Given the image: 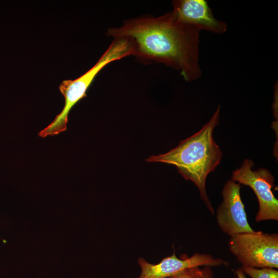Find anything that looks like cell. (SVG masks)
Returning <instances> with one entry per match:
<instances>
[{
	"instance_id": "cell-1",
	"label": "cell",
	"mask_w": 278,
	"mask_h": 278,
	"mask_svg": "<svg viewBox=\"0 0 278 278\" xmlns=\"http://www.w3.org/2000/svg\"><path fill=\"white\" fill-rule=\"evenodd\" d=\"M199 32L183 24L172 12L162 16L140 17L111 28L108 34L131 42L134 55L144 61L164 63L178 70L187 81L201 75L199 65Z\"/></svg>"
},
{
	"instance_id": "cell-11",
	"label": "cell",
	"mask_w": 278,
	"mask_h": 278,
	"mask_svg": "<svg viewBox=\"0 0 278 278\" xmlns=\"http://www.w3.org/2000/svg\"><path fill=\"white\" fill-rule=\"evenodd\" d=\"M170 278H197L194 271V268L183 270L172 275Z\"/></svg>"
},
{
	"instance_id": "cell-10",
	"label": "cell",
	"mask_w": 278,
	"mask_h": 278,
	"mask_svg": "<svg viewBox=\"0 0 278 278\" xmlns=\"http://www.w3.org/2000/svg\"><path fill=\"white\" fill-rule=\"evenodd\" d=\"M195 273L197 278H213V272L210 267L204 266L202 268H194Z\"/></svg>"
},
{
	"instance_id": "cell-8",
	"label": "cell",
	"mask_w": 278,
	"mask_h": 278,
	"mask_svg": "<svg viewBox=\"0 0 278 278\" xmlns=\"http://www.w3.org/2000/svg\"><path fill=\"white\" fill-rule=\"evenodd\" d=\"M172 5V12L184 24L215 33L227 30V24L214 16L206 1L178 0L173 1Z\"/></svg>"
},
{
	"instance_id": "cell-2",
	"label": "cell",
	"mask_w": 278,
	"mask_h": 278,
	"mask_svg": "<svg viewBox=\"0 0 278 278\" xmlns=\"http://www.w3.org/2000/svg\"><path fill=\"white\" fill-rule=\"evenodd\" d=\"M220 107L219 105L210 120L198 132L181 141L168 152L150 156L146 160L176 166L186 180L196 184L201 198L212 214L214 210L206 194L205 181L207 175L219 164L222 155L213 136L214 129L219 123Z\"/></svg>"
},
{
	"instance_id": "cell-6",
	"label": "cell",
	"mask_w": 278,
	"mask_h": 278,
	"mask_svg": "<svg viewBox=\"0 0 278 278\" xmlns=\"http://www.w3.org/2000/svg\"><path fill=\"white\" fill-rule=\"evenodd\" d=\"M239 183L228 180L222 191V201L216 211V220L223 232L233 236L253 232L250 225L242 203Z\"/></svg>"
},
{
	"instance_id": "cell-9",
	"label": "cell",
	"mask_w": 278,
	"mask_h": 278,
	"mask_svg": "<svg viewBox=\"0 0 278 278\" xmlns=\"http://www.w3.org/2000/svg\"><path fill=\"white\" fill-rule=\"evenodd\" d=\"M241 270L251 278H278V271L274 268L264 267L260 268L242 266Z\"/></svg>"
},
{
	"instance_id": "cell-5",
	"label": "cell",
	"mask_w": 278,
	"mask_h": 278,
	"mask_svg": "<svg viewBox=\"0 0 278 278\" xmlns=\"http://www.w3.org/2000/svg\"><path fill=\"white\" fill-rule=\"evenodd\" d=\"M254 164L250 159H245L240 168L232 173V180L249 186L254 191L258 202V211L255 217L256 222L264 220H278V201L272 188L274 179L267 169L260 168L252 170Z\"/></svg>"
},
{
	"instance_id": "cell-12",
	"label": "cell",
	"mask_w": 278,
	"mask_h": 278,
	"mask_svg": "<svg viewBox=\"0 0 278 278\" xmlns=\"http://www.w3.org/2000/svg\"><path fill=\"white\" fill-rule=\"evenodd\" d=\"M235 272L238 278H247L246 274L243 272L240 268L236 270Z\"/></svg>"
},
{
	"instance_id": "cell-7",
	"label": "cell",
	"mask_w": 278,
	"mask_h": 278,
	"mask_svg": "<svg viewBox=\"0 0 278 278\" xmlns=\"http://www.w3.org/2000/svg\"><path fill=\"white\" fill-rule=\"evenodd\" d=\"M138 263L141 269L138 278H167L187 268L228 265V263L221 258H214L210 254L198 253L190 257L182 259L178 258L173 253L157 264L149 263L144 258H139Z\"/></svg>"
},
{
	"instance_id": "cell-3",
	"label": "cell",
	"mask_w": 278,
	"mask_h": 278,
	"mask_svg": "<svg viewBox=\"0 0 278 278\" xmlns=\"http://www.w3.org/2000/svg\"><path fill=\"white\" fill-rule=\"evenodd\" d=\"M130 55H134L131 42L125 38H115L90 70L76 79L64 80L59 86L65 99L64 108L54 120L39 132V135L46 137L65 131L70 111L78 101L86 96V90L97 74L110 63Z\"/></svg>"
},
{
	"instance_id": "cell-4",
	"label": "cell",
	"mask_w": 278,
	"mask_h": 278,
	"mask_svg": "<svg viewBox=\"0 0 278 278\" xmlns=\"http://www.w3.org/2000/svg\"><path fill=\"white\" fill-rule=\"evenodd\" d=\"M230 252L242 266L278 268V235L262 231L242 233L230 236Z\"/></svg>"
}]
</instances>
